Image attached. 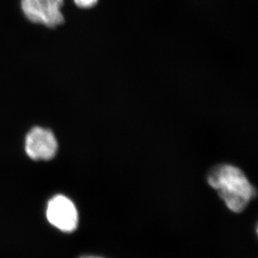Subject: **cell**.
Segmentation results:
<instances>
[{"mask_svg":"<svg viewBox=\"0 0 258 258\" xmlns=\"http://www.w3.org/2000/svg\"><path fill=\"white\" fill-rule=\"evenodd\" d=\"M63 0H21L23 13L34 24L55 28L64 21Z\"/></svg>","mask_w":258,"mask_h":258,"instance_id":"7a4b0ae2","label":"cell"},{"mask_svg":"<svg viewBox=\"0 0 258 258\" xmlns=\"http://www.w3.org/2000/svg\"><path fill=\"white\" fill-rule=\"evenodd\" d=\"M81 258H103L100 257V256H82V257Z\"/></svg>","mask_w":258,"mask_h":258,"instance_id":"8992f818","label":"cell"},{"mask_svg":"<svg viewBox=\"0 0 258 258\" xmlns=\"http://www.w3.org/2000/svg\"><path fill=\"white\" fill-rule=\"evenodd\" d=\"M58 151V142L50 130L35 126L30 130L25 139V151L34 161H49Z\"/></svg>","mask_w":258,"mask_h":258,"instance_id":"277c9868","label":"cell"},{"mask_svg":"<svg viewBox=\"0 0 258 258\" xmlns=\"http://www.w3.org/2000/svg\"><path fill=\"white\" fill-rule=\"evenodd\" d=\"M74 2L78 7L82 9H89L97 4L98 0H74Z\"/></svg>","mask_w":258,"mask_h":258,"instance_id":"5b68a950","label":"cell"},{"mask_svg":"<svg viewBox=\"0 0 258 258\" xmlns=\"http://www.w3.org/2000/svg\"><path fill=\"white\" fill-rule=\"evenodd\" d=\"M207 181L235 213L244 211L256 194L243 171L231 165L215 166L208 174Z\"/></svg>","mask_w":258,"mask_h":258,"instance_id":"6da1fadb","label":"cell"},{"mask_svg":"<svg viewBox=\"0 0 258 258\" xmlns=\"http://www.w3.org/2000/svg\"><path fill=\"white\" fill-rule=\"evenodd\" d=\"M46 217L50 224L63 232H72L78 227L77 208L66 196L57 195L49 200Z\"/></svg>","mask_w":258,"mask_h":258,"instance_id":"3957f363","label":"cell"}]
</instances>
